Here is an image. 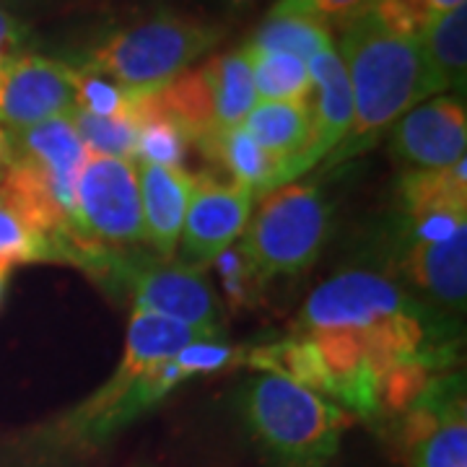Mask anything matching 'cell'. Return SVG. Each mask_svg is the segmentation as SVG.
<instances>
[{"label": "cell", "mask_w": 467, "mask_h": 467, "mask_svg": "<svg viewBox=\"0 0 467 467\" xmlns=\"http://www.w3.org/2000/svg\"><path fill=\"white\" fill-rule=\"evenodd\" d=\"M340 60L353 94V125L330 156V164L350 159L410 112L418 101L434 97V78L420 36L395 32L367 5L340 21Z\"/></svg>", "instance_id": "1"}, {"label": "cell", "mask_w": 467, "mask_h": 467, "mask_svg": "<svg viewBox=\"0 0 467 467\" xmlns=\"http://www.w3.org/2000/svg\"><path fill=\"white\" fill-rule=\"evenodd\" d=\"M239 408L254 441L284 467H325L348 429L343 408L267 371L244 384Z\"/></svg>", "instance_id": "2"}, {"label": "cell", "mask_w": 467, "mask_h": 467, "mask_svg": "<svg viewBox=\"0 0 467 467\" xmlns=\"http://www.w3.org/2000/svg\"><path fill=\"white\" fill-rule=\"evenodd\" d=\"M184 379L190 377L177 364V358L153 364L133 348H125L109 382L60 418L45 436V447L57 457L99 450L104 441L119 434L156 402L164 400Z\"/></svg>", "instance_id": "3"}, {"label": "cell", "mask_w": 467, "mask_h": 467, "mask_svg": "<svg viewBox=\"0 0 467 467\" xmlns=\"http://www.w3.org/2000/svg\"><path fill=\"white\" fill-rule=\"evenodd\" d=\"M221 36L223 29L198 18L161 14L109 36L84 67L130 91H156L218 45Z\"/></svg>", "instance_id": "4"}, {"label": "cell", "mask_w": 467, "mask_h": 467, "mask_svg": "<svg viewBox=\"0 0 467 467\" xmlns=\"http://www.w3.org/2000/svg\"><path fill=\"white\" fill-rule=\"evenodd\" d=\"M330 234V208L317 184H284L252 211L242 247L263 278H291L317 263Z\"/></svg>", "instance_id": "5"}, {"label": "cell", "mask_w": 467, "mask_h": 467, "mask_svg": "<svg viewBox=\"0 0 467 467\" xmlns=\"http://www.w3.org/2000/svg\"><path fill=\"white\" fill-rule=\"evenodd\" d=\"M76 234L84 244L107 252H133L146 244L135 161L86 159L76 180Z\"/></svg>", "instance_id": "6"}, {"label": "cell", "mask_w": 467, "mask_h": 467, "mask_svg": "<svg viewBox=\"0 0 467 467\" xmlns=\"http://www.w3.org/2000/svg\"><path fill=\"white\" fill-rule=\"evenodd\" d=\"M104 285L109 291L125 288L133 299V309L218 333L216 294L201 267L135 250L117 265Z\"/></svg>", "instance_id": "7"}, {"label": "cell", "mask_w": 467, "mask_h": 467, "mask_svg": "<svg viewBox=\"0 0 467 467\" xmlns=\"http://www.w3.org/2000/svg\"><path fill=\"white\" fill-rule=\"evenodd\" d=\"M410 312L429 309L423 306V301L410 299L400 281L371 270H348L312 291L299 315V335L322 330H367L382 319Z\"/></svg>", "instance_id": "8"}, {"label": "cell", "mask_w": 467, "mask_h": 467, "mask_svg": "<svg viewBox=\"0 0 467 467\" xmlns=\"http://www.w3.org/2000/svg\"><path fill=\"white\" fill-rule=\"evenodd\" d=\"M254 195L236 182H221L211 174H195V192L187 208L180 244V263L205 267L244 234Z\"/></svg>", "instance_id": "9"}, {"label": "cell", "mask_w": 467, "mask_h": 467, "mask_svg": "<svg viewBox=\"0 0 467 467\" xmlns=\"http://www.w3.org/2000/svg\"><path fill=\"white\" fill-rule=\"evenodd\" d=\"M73 109V67L42 55H18L0 67V125L32 128Z\"/></svg>", "instance_id": "10"}, {"label": "cell", "mask_w": 467, "mask_h": 467, "mask_svg": "<svg viewBox=\"0 0 467 467\" xmlns=\"http://www.w3.org/2000/svg\"><path fill=\"white\" fill-rule=\"evenodd\" d=\"M465 104L439 97L405 112L395 125L392 153L413 169H447L465 159Z\"/></svg>", "instance_id": "11"}, {"label": "cell", "mask_w": 467, "mask_h": 467, "mask_svg": "<svg viewBox=\"0 0 467 467\" xmlns=\"http://www.w3.org/2000/svg\"><path fill=\"white\" fill-rule=\"evenodd\" d=\"M11 135V159L29 161L39 169L57 195L67 216L76 223V180L88 159L81 138L76 133L70 117H50L32 128L8 130Z\"/></svg>", "instance_id": "12"}, {"label": "cell", "mask_w": 467, "mask_h": 467, "mask_svg": "<svg viewBox=\"0 0 467 467\" xmlns=\"http://www.w3.org/2000/svg\"><path fill=\"white\" fill-rule=\"evenodd\" d=\"M400 270L408 284L450 317L465 315L467 232L434 244L402 239Z\"/></svg>", "instance_id": "13"}, {"label": "cell", "mask_w": 467, "mask_h": 467, "mask_svg": "<svg viewBox=\"0 0 467 467\" xmlns=\"http://www.w3.org/2000/svg\"><path fill=\"white\" fill-rule=\"evenodd\" d=\"M135 171L146 247H150L156 257L169 260L174 257L182 236L184 216L195 192V174H190L187 169L153 164H135Z\"/></svg>", "instance_id": "14"}, {"label": "cell", "mask_w": 467, "mask_h": 467, "mask_svg": "<svg viewBox=\"0 0 467 467\" xmlns=\"http://www.w3.org/2000/svg\"><path fill=\"white\" fill-rule=\"evenodd\" d=\"M242 128L281 161L285 184L317 164L309 101H257Z\"/></svg>", "instance_id": "15"}, {"label": "cell", "mask_w": 467, "mask_h": 467, "mask_svg": "<svg viewBox=\"0 0 467 467\" xmlns=\"http://www.w3.org/2000/svg\"><path fill=\"white\" fill-rule=\"evenodd\" d=\"M312 78V122H315V161L330 156L348 135L353 125V94L348 73L335 47L317 52L309 63Z\"/></svg>", "instance_id": "16"}, {"label": "cell", "mask_w": 467, "mask_h": 467, "mask_svg": "<svg viewBox=\"0 0 467 467\" xmlns=\"http://www.w3.org/2000/svg\"><path fill=\"white\" fill-rule=\"evenodd\" d=\"M195 146L208 161L226 169L232 174V182L247 187L254 198H265L267 192L285 184L281 161L267 153L242 125L205 135Z\"/></svg>", "instance_id": "17"}, {"label": "cell", "mask_w": 467, "mask_h": 467, "mask_svg": "<svg viewBox=\"0 0 467 467\" xmlns=\"http://www.w3.org/2000/svg\"><path fill=\"white\" fill-rule=\"evenodd\" d=\"M410 467H467L465 400L450 405L439 416L408 420L402 426Z\"/></svg>", "instance_id": "18"}, {"label": "cell", "mask_w": 467, "mask_h": 467, "mask_svg": "<svg viewBox=\"0 0 467 467\" xmlns=\"http://www.w3.org/2000/svg\"><path fill=\"white\" fill-rule=\"evenodd\" d=\"M150 109L174 119L192 143L213 133V94L205 66L187 67L169 84L149 91Z\"/></svg>", "instance_id": "19"}, {"label": "cell", "mask_w": 467, "mask_h": 467, "mask_svg": "<svg viewBox=\"0 0 467 467\" xmlns=\"http://www.w3.org/2000/svg\"><path fill=\"white\" fill-rule=\"evenodd\" d=\"M205 73L213 94V133L239 128L257 104L247 52L218 55L211 63H205Z\"/></svg>", "instance_id": "20"}, {"label": "cell", "mask_w": 467, "mask_h": 467, "mask_svg": "<svg viewBox=\"0 0 467 467\" xmlns=\"http://www.w3.org/2000/svg\"><path fill=\"white\" fill-rule=\"evenodd\" d=\"M420 47L426 52L429 67L441 88L465 91L467 73V8H451L431 14L423 32Z\"/></svg>", "instance_id": "21"}, {"label": "cell", "mask_w": 467, "mask_h": 467, "mask_svg": "<svg viewBox=\"0 0 467 467\" xmlns=\"http://www.w3.org/2000/svg\"><path fill=\"white\" fill-rule=\"evenodd\" d=\"M400 202L405 216L439 208H467V161L447 169H413L402 177Z\"/></svg>", "instance_id": "22"}, {"label": "cell", "mask_w": 467, "mask_h": 467, "mask_svg": "<svg viewBox=\"0 0 467 467\" xmlns=\"http://www.w3.org/2000/svg\"><path fill=\"white\" fill-rule=\"evenodd\" d=\"M135 122H138V140H135L133 156L135 164L182 169L192 140L174 119L150 109L149 91H140V97H138Z\"/></svg>", "instance_id": "23"}, {"label": "cell", "mask_w": 467, "mask_h": 467, "mask_svg": "<svg viewBox=\"0 0 467 467\" xmlns=\"http://www.w3.org/2000/svg\"><path fill=\"white\" fill-rule=\"evenodd\" d=\"M252 67L254 94L260 101H309L312 78L306 63L288 52L242 47Z\"/></svg>", "instance_id": "24"}, {"label": "cell", "mask_w": 467, "mask_h": 467, "mask_svg": "<svg viewBox=\"0 0 467 467\" xmlns=\"http://www.w3.org/2000/svg\"><path fill=\"white\" fill-rule=\"evenodd\" d=\"M247 47L267 52H288L309 63L317 52L333 47V34L325 21L294 14H270Z\"/></svg>", "instance_id": "25"}, {"label": "cell", "mask_w": 467, "mask_h": 467, "mask_svg": "<svg viewBox=\"0 0 467 467\" xmlns=\"http://www.w3.org/2000/svg\"><path fill=\"white\" fill-rule=\"evenodd\" d=\"M138 97L140 91H130L101 73L73 67V109L97 117L135 119Z\"/></svg>", "instance_id": "26"}, {"label": "cell", "mask_w": 467, "mask_h": 467, "mask_svg": "<svg viewBox=\"0 0 467 467\" xmlns=\"http://www.w3.org/2000/svg\"><path fill=\"white\" fill-rule=\"evenodd\" d=\"M84 149L91 156H109V159H130L135 156L138 140V122L135 119H117V117H97L70 109L67 112Z\"/></svg>", "instance_id": "27"}, {"label": "cell", "mask_w": 467, "mask_h": 467, "mask_svg": "<svg viewBox=\"0 0 467 467\" xmlns=\"http://www.w3.org/2000/svg\"><path fill=\"white\" fill-rule=\"evenodd\" d=\"M0 263L29 265V263H60V247L47 234L32 229L11 208L0 205Z\"/></svg>", "instance_id": "28"}, {"label": "cell", "mask_w": 467, "mask_h": 467, "mask_svg": "<svg viewBox=\"0 0 467 467\" xmlns=\"http://www.w3.org/2000/svg\"><path fill=\"white\" fill-rule=\"evenodd\" d=\"M211 265L216 267L218 281L232 309H252L260 304L267 281L242 244H232L229 250L221 252Z\"/></svg>", "instance_id": "29"}, {"label": "cell", "mask_w": 467, "mask_h": 467, "mask_svg": "<svg viewBox=\"0 0 467 467\" xmlns=\"http://www.w3.org/2000/svg\"><path fill=\"white\" fill-rule=\"evenodd\" d=\"M174 358L187 377H198V374H213V371H223L239 364L242 348H232L216 340H198V343L184 346Z\"/></svg>", "instance_id": "30"}, {"label": "cell", "mask_w": 467, "mask_h": 467, "mask_svg": "<svg viewBox=\"0 0 467 467\" xmlns=\"http://www.w3.org/2000/svg\"><path fill=\"white\" fill-rule=\"evenodd\" d=\"M24 55V29L16 18L0 5V67Z\"/></svg>", "instance_id": "31"}, {"label": "cell", "mask_w": 467, "mask_h": 467, "mask_svg": "<svg viewBox=\"0 0 467 467\" xmlns=\"http://www.w3.org/2000/svg\"><path fill=\"white\" fill-rule=\"evenodd\" d=\"M408 3H413L416 8H420L423 14H444V11H451V8H460V5H465V0H408Z\"/></svg>", "instance_id": "32"}, {"label": "cell", "mask_w": 467, "mask_h": 467, "mask_svg": "<svg viewBox=\"0 0 467 467\" xmlns=\"http://www.w3.org/2000/svg\"><path fill=\"white\" fill-rule=\"evenodd\" d=\"M11 164V135L0 125V174Z\"/></svg>", "instance_id": "33"}, {"label": "cell", "mask_w": 467, "mask_h": 467, "mask_svg": "<svg viewBox=\"0 0 467 467\" xmlns=\"http://www.w3.org/2000/svg\"><path fill=\"white\" fill-rule=\"evenodd\" d=\"M11 270H14V267L5 265V263H0V306H3V299H5V288H8Z\"/></svg>", "instance_id": "34"}, {"label": "cell", "mask_w": 467, "mask_h": 467, "mask_svg": "<svg viewBox=\"0 0 467 467\" xmlns=\"http://www.w3.org/2000/svg\"><path fill=\"white\" fill-rule=\"evenodd\" d=\"M226 5H232V8H242V5H250L254 0H223Z\"/></svg>", "instance_id": "35"}]
</instances>
